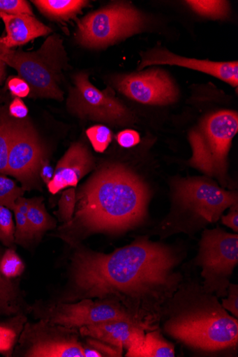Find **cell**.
<instances>
[{
    "label": "cell",
    "mask_w": 238,
    "mask_h": 357,
    "mask_svg": "<svg viewBox=\"0 0 238 357\" xmlns=\"http://www.w3.org/2000/svg\"><path fill=\"white\" fill-rule=\"evenodd\" d=\"M178 255L147 237L110 254L79 248L72 258L64 303L83 299L119 302L146 331H154L183 282Z\"/></svg>",
    "instance_id": "1"
},
{
    "label": "cell",
    "mask_w": 238,
    "mask_h": 357,
    "mask_svg": "<svg viewBox=\"0 0 238 357\" xmlns=\"http://www.w3.org/2000/svg\"><path fill=\"white\" fill-rule=\"evenodd\" d=\"M149 198L147 186L128 168L101 167L78 192L73 218L61 227L60 236L75 244L90 234L132 229L146 218Z\"/></svg>",
    "instance_id": "2"
},
{
    "label": "cell",
    "mask_w": 238,
    "mask_h": 357,
    "mask_svg": "<svg viewBox=\"0 0 238 357\" xmlns=\"http://www.w3.org/2000/svg\"><path fill=\"white\" fill-rule=\"evenodd\" d=\"M163 317L164 332L190 348L214 352L237 346V319L194 283L181 282Z\"/></svg>",
    "instance_id": "3"
},
{
    "label": "cell",
    "mask_w": 238,
    "mask_h": 357,
    "mask_svg": "<svg viewBox=\"0 0 238 357\" xmlns=\"http://www.w3.org/2000/svg\"><path fill=\"white\" fill-rule=\"evenodd\" d=\"M0 59L29 84L31 97L63 100L60 84L66 54L59 36L49 37L38 50L32 52L0 45Z\"/></svg>",
    "instance_id": "4"
},
{
    "label": "cell",
    "mask_w": 238,
    "mask_h": 357,
    "mask_svg": "<svg viewBox=\"0 0 238 357\" xmlns=\"http://www.w3.org/2000/svg\"><path fill=\"white\" fill-rule=\"evenodd\" d=\"M237 132L238 115L235 112L221 111L204 119L189 135L193 150L190 165L225 183L228 155Z\"/></svg>",
    "instance_id": "5"
},
{
    "label": "cell",
    "mask_w": 238,
    "mask_h": 357,
    "mask_svg": "<svg viewBox=\"0 0 238 357\" xmlns=\"http://www.w3.org/2000/svg\"><path fill=\"white\" fill-rule=\"evenodd\" d=\"M195 264L202 268L203 289L217 298L226 297L230 278L238 264L237 235L219 228L204 231Z\"/></svg>",
    "instance_id": "6"
},
{
    "label": "cell",
    "mask_w": 238,
    "mask_h": 357,
    "mask_svg": "<svg viewBox=\"0 0 238 357\" xmlns=\"http://www.w3.org/2000/svg\"><path fill=\"white\" fill-rule=\"evenodd\" d=\"M143 17L126 4H115L90 13L78 22L77 39L89 48L107 47L139 32Z\"/></svg>",
    "instance_id": "7"
},
{
    "label": "cell",
    "mask_w": 238,
    "mask_h": 357,
    "mask_svg": "<svg viewBox=\"0 0 238 357\" xmlns=\"http://www.w3.org/2000/svg\"><path fill=\"white\" fill-rule=\"evenodd\" d=\"M175 202L181 214L202 225L217 222L227 208L237 206V193L205 178H188L176 185Z\"/></svg>",
    "instance_id": "8"
},
{
    "label": "cell",
    "mask_w": 238,
    "mask_h": 357,
    "mask_svg": "<svg viewBox=\"0 0 238 357\" xmlns=\"http://www.w3.org/2000/svg\"><path fill=\"white\" fill-rule=\"evenodd\" d=\"M45 159V150L36 128L28 119L11 117L6 175L15 178L25 191H30L39 185Z\"/></svg>",
    "instance_id": "9"
},
{
    "label": "cell",
    "mask_w": 238,
    "mask_h": 357,
    "mask_svg": "<svg viewBox=\"0 0 238 357\" xmlns=\"http://www.w3.org/2000/svg\"><path fill=\"white\" fill-rule=\"evenodd\" d=\"M75 329L42 319L26 322L14 354L25 357H84Z\"/></svg>",
    "instance_id": "10"
},
{
    "label": "cell",
    "mask_w": 238,
    "mask_h": 357,
    "mask_svg": "<svg viewBox=\"0 0 238 357\" xmlns=\"http://www.w3.org/2000/svg\"><path fill=\"white\" fill-rule=\"evenodd\" d=\"M74 85L67 101L75 115L89 120L125 126L133 123L131 112L114 96L93 86L85 73L75 76Z\"/></svg>",
    "instance_id": "11"
},
{
    "label": "cell",
    "mask_w": 238,
    "mask_h": 357,
    "mask_svg": "<svg viewBox=\"0 0 238 357\" xmlns=\"http://www.w3.org/2000/svg\"><path fill=\"white\" fill-rule=\"evenodd\" d=\"M42 319L75 330L111 320L135 321L119 302L110 299H83L73 303L61 302L45 310Z\"/></svg>",
    "instance_id": "12"
},
{
    "label": "cell",
    "mask_w": 238,
    "mask_h": 357,
    "mask_svg": "<svg viewBox=\"0 0 238 357\" xmlns=\"http://www.w3.org/2000/svg\"><path fill=\"white\" fill-rule=\"evenodd\" d=\"M115 85L128 98L145 105L171 104L177 100L178 96L171 78L159 70L120 76L117 78Z\"/></svg>",
    "instance_id": "13"
},
{
    "label": "cell",
    "mask_w": 238,
    "mask_h": 357,
    "mask_svg": "<svg viewBox=\"0 0 238 357\" xmlns=\"http://www.w3.org/2000/svg\"><path fill=\"white\" fill-rule=\"evenodd\" d=\"M168 64L176 65L217 77L234 87L238 84V63L214 62L208 60L187 59L176 55L162 48H155L142 56L139 70H141L150 65Z\"/></svg>",
    "instance_id": "14"
},
{
    "label": "cell",
    "mask_w": 238,
    "mask_h": 357,
    "mask_svg": "<svg viewBox=\"0 0 238 357\" xmlns=\"http://www.w3.org/2000/svg\"><path fill=\"white\" fill-rule=\"evenodd\" d=\"M94 166L88 149L81 143L73 144L58 162L53 178L47 184L49 191L57 194L68 187L75 188Z\"/></svg>",
    "instance_id": "15"
},
{
    "label": "cell",
    "mask_w": 238,
    "mask_h": 357,
    "mask_svg": "<svg viewBox=\"0 0 238 357\" xmlns=\"http://www.w3.org/2000/svg\"><path fill=\"white\" fill-rule=\"evenodd\" d=\"M79 331L82 337L105 342L124 351L128 349L135 337L144 333L146 330L134 321L119 319L91 324Z\"/></svg>",
    "instance_id": "16"
},
{
    "label": "cell",
    "mask_w": 238,
    "mask_h": 357,
    "mask_svg": "<svg viewBox=\"0 0 238 357\" xmlns=\"http://www.w3.org/2000/svg\"><path fill=\"white\" fill-rule=\"evenodd\" d=\"M4 22L6 36L0 38V45L8 48L26 45L29 42L49 35L52 29L34 16L10 15L0 13Z\"/></svg>",
    "instance_id": "17"
},
{
    "label": "cell",
    "mask_w": 238,
    "mask_h": 357,
    "mask_svg": "<svg viewBox=\"0 0 238 357\" xmlns=\"http://www.w3.org/2000/svg\"><path fill=\"white\" fill-rule=\"evenodd\" d=\"M174 346L166 341L159 331L142 333L132 342L127 349L128 357H174Z\"/></svg>",
    "instance_id": "18"
},
{
    "label": "cell",
    "mask_w": 238,
    "mask_h": 357,
    "mask_svg": "<svg viewBox=\"0 0 238 357\" xmlns=\"http://www.w3.org/2000/svg\"><path fill=\"white\" fill-rule=\"evenodd\" d=\"M0 248V259L3 255ZM24 301L19 284L0 272V316L12 317L24 313Z\"/></svg>",
    "instance_id": "19"
},
{
    "label": "cell",
    "mask_w": 238,
    "mask_h": 357,
    "mask_svg": "<svg viewBox=\"0 0 238 357\" xmlns=\"http://www.w3.org/2000/svg\"><path fill=\"white\" fill-rule=\"evenodd\" d=\"M32 3L49 18L62 21L74 18L88 3L80 0H36Z\"/></svg>",
    "instance_id": "20"
},
{
    "label": "cell",
    "mask_w": 238,
    "mask_h": 357,
    "mask_svg": "<svg viewBox=\"0 0 238 357\" xmlns=\"http://www.w3.org/2000/svg\"><path fill=\"white\" fill-rule=\"evenodd\" d=\"M43 202L40 197L29 199L27 216L34 238H40L56 227V221L47 211Z\"/></svg>",
    "instance_id": "21"
},
{
    "label": "cell",
    "mask_w": 238,
    "mask_h": 357,
    "mask_svg": "<svg viewBox=\"0 0 238 357\" xmlns=\"http://www.w3.org/2000/svg\"><path fill=\"white\" fill-rule=\"evenodd\" d=\"M26 322L27 317L24 314L0 322V354L6 357L13 355Z\"/></svg>",
    "instance_id": "22"
},
{
    "label": "cell",
    "mask_w": 238,
    "mask_h": 357,
    "mask_svg": "<svg viewBox=\"0 0 238 357\" xmlns=\"http://www.w3.org/2000/svg\"><path fill=\"white\" fill-rule=\"evenodd\" d=\"M29 205V199L19 198L13 211L15 220V242L21 246L27 247L34 238L31 233L27 211Z\"/></svg>",
    "instance_id": "23"
},
{
    "label": "cell",
    "mask_w": 238,
    "mask_h": 357,
    "mask_svg": "<svg viewBox=\"0 0 238 357\" xmlns=\"http://www.w3.org/2000/svg\"><path fill=\"white\" fill-rule=\"evenodd\" d=\"M25 190L16 184V183L0 174V206L6 207L13 211L17 200L22 197Z\"/></svg>",
    "instance_id": "24"
},
{
    "label": "cell",
    "mask_w": 238,
    "mask_h": 357,
    "mask_svg": "<svg viewBox=\"0 0 238 357\" xmlns=\"http://www.w3.org/2000/svg\"><path fill=\"white\" fill-rule=\"evenodd\" d=\"M22 259L16 252L15 249H7L0 259V272L6 278L14 280L20 277L24 271Z\"/></svg>",
    "instance_id": "25"
},
{
    "label": "cell",
    "mask_w": 238,
    "mask_h": 357,
    "mask_svg": "<svg viewBox=\"0 0 238 357\" xmlns=\"http://www.w3.org/2000/svg\"><path fill=\"white\" fill-rule=\"evenodd\" d=\"M11 116L6 112L0 113V174L6 175Z\"/></svg>",
    "instance_id": "26"
},
{
    "label": "cell",
    "mask_w": 238,
    "mask_h": 357,
    "mask_svg": "<svg viewBox=\"0 0 238 357\" xmlns=\"http://www.w3.org/2000/svg\"><path fill=\"white\" fill-rule=\"evenodd\" d=\"M187 4L200 15L211 18H223L225 17L229 10L228 3L226 1H187Z\"/></svg>",
    "instance_id": "27"
},
{
    "label": "cell",
    "mask_w": 238,
    "mask_h": 357,
    "mask_svg": "<svg viewBox=\"0 0 238 357\" xmlns=\"http://www.w3.org/2000/svg\"><path fill=\"white\" fill-rule=\"evenodd\" d=\"M15 224L11 210L0 206V243L15 249Z\"/></svg>",
    "instance_id": "28"
},
{
    "label": "cell",
    "mask_w": 238,
    "mask_h": 357,
    "mask_svg": "<svg viewBox=\"0 0 238 357\" xmlns=\"http://www.w3.org/2000/svg\"><path fill=\"white\" fill-rule=\"evenodd\" d=\"M87 135L94 149L98 153L105 152L112 139L110 129L102 125L90 127L87 131Z\"/></svg>",
    "instance_id": "29"
},
{
    "label": "cell",
    "mask_w": 238,
    "mask_h": 357,
    "mask_svg": "<svg viewBox=\"0 0 238 357\" xmlns=\"http://www.w3.org/2000/svg\"><path fill=\"white\" fill-rule=\"evenodd\" d=\"M77 204V194L75 188L65 190L59 201L58 214L60 220L67 223L70 222L74 216Z\"/></svg>",
    "instance_id": "30"
},
{
    "label": "cell",
    "mask_w": 238,
    "mask_h": 357,
    "mask_svg": "<svg viewBox=\"0 0 238 357\" xmlns=\"http://www.w3.org/2000/svg\"><path fill=\"white\" fill-rule=\"evenodd\" d=\"M0 13L34 16L31 6L24 0H0Z\"/></svg>",
    "instance_id": "31"
},
{
    "label": "cell",
    "mask_w": 238,
    "mask_h": 357,
    "mask_svg": "<svg viewBox=\"0 0 238 357\" xmlns=\"http://www.w3.org/2000/svg\"><path fill=\"white\" fill-rule=\"evenodd\" d=\"M227 298L222 300V307L236 319L238 317V285L230 283Z\"/></svg>",
    "instance_id": "32"
},
{
    "label": "cell",
    "mask_w": 238,
    "mask_h": 357,
    "mask_svg": "<svg viewBox=\"0 0 238 357\" xmlns=\"http://www.w3.org/2000/svg\"><path fill=\"white\" fill-rule=\"evenodd\" d=\"M87 343L96 349L102 356H121L123 353L119 348L96 339L88 337Z\"/></svg>",
    "instance_id": "33"
},
{
    "label": "cell",
    "mask_w": 238,
    "mask_h": 357,
    "mask_svg": "<svg viewBox=\"0 0 238 357\" xmlns=\"http://www.w3.org/2000/svg\"><path fill=\"white\" fill-rule=\"evenodd\" d=\"M8 88L13 96L17 98H24L30 93L29 84L20 77L11 78L8 83Z\"/></svg>",
    "instance_id": "34"
},
{
    "label": "cell",
    "mask_w": 238,
    "mask_h": 357,
    "mask_svg": "<svg viewBox=\"0 0 238 357\" xmlns=\"http://www.w3.org/2000/svg\"><path fill=\"white\" fill-rule=\"evenodd\" d=\"M140 140L139 133L133 131V130H124L117 135V142L124 148H131L137 145Z\"/></svg>",
    "instance_id": "35"
},
{
    "label": "cell",
    "mask_w": 238,
    "mask_h": 357,
    "mask_svg": "<svg viewBox=\"0 0 238 357\" xmlns=\"http://www.w3.org/2000/svg\"><path fill=\"white\" fill-rule=\"evenodd\" d=\"M28 113L29 110L24 102L16 97L9 107V115L15 119H24Z\"/></svg>",
    "instance_id": "36"
},
{
    "label": "cell",
    "mask_w": 238,
    "mask_h": 357,
    "mask_svg": "<svg viewBox=\"0 0 238 357\" xmlns=\"http://www.w3.org/2000/svg\"><path fill=\"white\" fill-rule=\"evenodd\" d=\"M222 222L229 227L235 233L238 231V211L237 206L231 207L230 212L226 215H222Z\"/></svg>",
    "instance_id": "37"
},
{
    "label": "cell",
    "mask_w": 238,
    "mask_h": 357,
    "mask_svg": "<svg viewBox=\"0 0 238 357\" xmlns=\"http://www.w3.org/2000/svg\"><path fill=\"white\" fill-rule=\"evenodd\" d=\"M54 169L50 166L47 159H45L40 170V177L47 185L53 178Z\"/></svg>",
    "instance_id": "38"
},
{
    "label": "cell",
    "mask_w": 238,
    "mask_h": 357,
    "mask_svg": "<svg viewBox=\"0 0 238 357\" xmlns=\"http://www.w3.org/2000/svg\"><path fill=\"white\" fill-rule=\"evenodd\" d=\"M83 345V353L84 357H101L102 355L90 345Z\"/></svg>",
    "instance_id": "39"
},
{
    "label": "cell",
    "mask_w": 238,
    "mask_h": 357,
    "mask_svg": "<svg viewBox=\"0 0 238 357\" xmlns=\"http://www.w3.org/2000/svg\"><path fill=\"white\" fill-rule=\"evenodd\" d=\"M6 75V63L0 59V84H2Z\"/></svg>",
    "instance_id": "40"
}]
</instances>
